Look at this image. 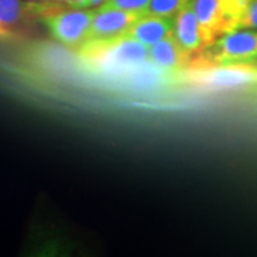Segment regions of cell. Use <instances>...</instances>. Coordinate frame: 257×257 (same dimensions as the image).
I'll return each instance as SVG.
<instances>
[{"instance_id": "1", "label": "cell", "mask_w": 257, "mask_h": 257, "mask_svg": "<svg viewBox=\"0 0 257 257\" xmlns=\"http://www.w3.org/2000/svg\"><path fill=\"white\" fill-rule=\"evenodd\" d=\"M76 53L89 72L115 80H128L150 62L149 48L126 35L111 40L86 41Z\"/></svg>"}, {"instance_id": "2", "label": "cell", "mask_w": 257, "mask_h": 257, "mask_svg": "<svg viewBox=\"0 0 257 257\" xmlns=\"http://www.w3.org/2000/svg\"><path fill=\"white\" fill-rule=\"evenodd\" d=\"M35 16L41 18L50 36L57 43L72 50H78L87 41L93 14L92 9L62 8L56 4H36Z\"/></svg>"}, {"instance_id": "3", "label": "cell", "mask_w": 257, "mask_h": 257, "mask_svg": "<svg viewBox=\"0 0 257 257\" xmlns=\"http://www.w3.org/2000/svg\"><path fill=\"white\" fill-rule=\"evenodd\" d=\"M257 62V30H233L218 37L192 60L191 67L250 66Z\"/></svg>"}, {"instance_id": "4", "label": "cell", "mask_w": 257, "mask_h": 257, "mask_svg": "<svg viewBox=\"0 0 257 257\" xmlns=\"http://www.w3.org/2000/svg\"><path fill=\"white\" fill-rule=\"evenodd\" d=\"M142 15L100 5L94 9L87 41L111 40L125 35Z\"/></svg>"}, {"instance_id": "5", "label": "cell", "mask_w": 257, "mask_h": 257, "mask_svg": "<svg viewBox=\"0 0 257 257\" xmlns=\"http://www.w3.org/2000/svg\"><path fill=\"white\" fill-rule=\"evenodd\" d=\"M191 5L206 47L229 32V24L221 10L220 0H191Z\"/></svg>"}, {"instance_id": "6", "label": "cell", "mask_w": 257, "mask_h": 257, "mask_svg": "<svg viewBox=\"0 0 257 257\" xmlns=\"http://www.w3.org/2000/svg\"><path fill=\"white\" fill-rule=\"evenodd\" d=\"M173 35L179 46L192 57V60L206 48L191 2L174 17Z\"/></svg>"}, {"instance_id": "7", "label": "cell", "mask_w": 257, "mask_h": 257, "mask_svg": "<svg viewBox=\"0 0 257 257\" xmlns=\"http://www.w3.org/2000/svg\"><path fill=\"white\" fill-rule=\"evenodd\" d=\"M149 59L162 72H179L191 67L192 57L176 42L173 32L149 48Z\"/></svg>"}, {"instance_id": "8", "label": "cell", "mask_w": 257, "mask_h": 257, "mask_svg": "<svg viewBox=\"0 0 257 257\" xmlns=\"http://www.w3.org/2000/svg\"><path fill=\"white\" fill-rule=\"evenodd\" d=\"M173 29L174 17H160L144 14L128 28L125 35L150 48L172 34Z\"/></svg>"}, {"instance_id": "9", "label": "cell", "mask_w": 257, "mask_h": 257, "mask_svg": "<svg viewBox=\"0 0 257 257\" xmlns=\"http://www.w3.org/2000/svg\"><path fill=\"white\" fill-rule=\"evenodd\" d=\"M212 73H205L204 81L206 85L216 87H232L249 82L255 76V68L250 66L214 67Z\"/></svg>"}, {"instance_id": "10", "label": "cell", "mask_w": 257, "mask_h": 257, "mask_svg": "<svg viewBox=\"0 0 257 257\" xmlns=\"http://www.w3.org/2000/svg\"><path fill=\"white\" fill-rule=\"evenodd\" d=\"M34 15V3L22 0H0V32L9 37L12 29Z\"/></svg>"}, {"instance_id": "11", "label": "cell", "mask_w": 257, "mask_h": 257, "mask_svg": "<svg viewBox=\"0 0 257 257\" xmlns=\"http://www.w3.org/2000/svg\"><path fill=\"white\" fill-rule=\"evenodd\" d=\"M189 2L191 0H150L146 14L160 17H175Z\"/></svg>"}, {"instance_id": "12", "label": "cell", "mask_w": 257, "mask_h": 257, "mask_svg": "<svg viewBox=\"0 0 257 257\" xmlns=\"http://www.w3.org/2000/svg\"><path fill=\"white\" fill-rule=\"evenodd\" d=\"M250 0H220L221 10L229 24V32L234 30V25L239 16L243 14Z\"/></svg>"}, {"instance_id": "13", "label": "cell", "mask_w": 257, "mask_h": 257, "mask_svg": "<svg viewBox=\"0 0 257 257\" xmlns=\"http://www.w3.org/2000/svg\"><path fill=\"white\" fill-rule=\"evenodd\" d=\"M149 3L150 0H106L102 5L107 6V8L144 15L147 12Z\"/></svg>"}, {"instance_id": "14", "label": "cell", "mask_w": 257, "mask_h": 257, "mask_svg": "<svg viewBox=\"0 0 257 257\" xmlns=\"http://www.w3.org/2000/svg\"><path fill=\"white\" fill-rule=\"evenodd\" d=\"M257 30V0H250L234 25V30Z\"/></svg>"}, {"instance_id": "15", "label": "cell", "mask_w": 257, "mask_h": 257, "mask_svg": "<svg viewBox=\"0 0 257 257\" xmlns=\"http://www.w3.org/2000/svg\"><path fill=\"white\" fill-rule=\"evenodd\" d=\"M106 0H81L79 3L78 8L76 9H92V8H99V6L104 4Z\"/></svg>"}, {"instance_id": "16", "label": "cell", "mask_w": 257, "mask_h": 257, "mask_svg": "<svg viewBox=\"0 0 257 257\" xmlns=\"http://www.w3.org/2000/svg\"><path fill=\"white\" fill-rule=\"evenodd\" d=\"M54 2L59 3V4H63L64 6H68V8L76 9L81 0H54Z\"/></svg>"}, {"instance_id": "17", "label": "cell", "mask_w": 257, "mask_h": 257, "mask_svg": "<svg viewBox=\"0 0 257 257\" xmlns=\"http://www.w3.org/2000/svg\"><path fill=\"white\" fill-rule=\"evenodd\" d=\"M37 2V0H36ZM38 2H54V0H38Z\"/></svg>"}, {"instance_id": "18", "label": "cell", "mask_w": 257, "mask_h": 257, "mask_svg": "<svg viewBox=\"0 0 257 257\" xmlns=\"http://www.w3.org/2000/svg\"><path fill=\"white\" fill-rule=\"evenodd\" d=\"M0 37H6L4 34H3V32H0Z\"/></svg>"}]
</instances>
